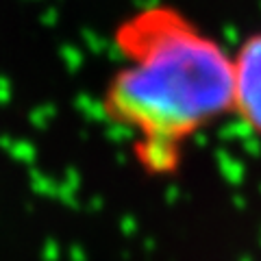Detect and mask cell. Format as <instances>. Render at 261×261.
Here are the masks:
<instances>
[{
  "mask_svg": "<svg viewBox=\"0 0 261 261\" xmlns=\"http://www.w3.org/2000/svg\"><path fill=\"white\" fill-rule=\"evenodd\" d=\"M233 113L261 137V31L233 53Z\"/></svg>",
  "mask_w": 261,
  "mask_h": 261,
  "instance_id": "2",
  "label": "cell"
},
{
  "mask_svg": "<svg viewBox=\"0 0 261 261\" xmlns=\"http://www.w3.org/2000/svg\"><path fill=\"white\" fill-rule=\"evenodd\" d=\"M118 65L100 109L146 174L170 176L185 146L233 113V55L172 5L142 7L113 31Z\"/></svg>",
  "mask_w": 261,
  "mask_h": 261,
  "instance_id": "1",
  "label": "cell"
}]
</instances>
